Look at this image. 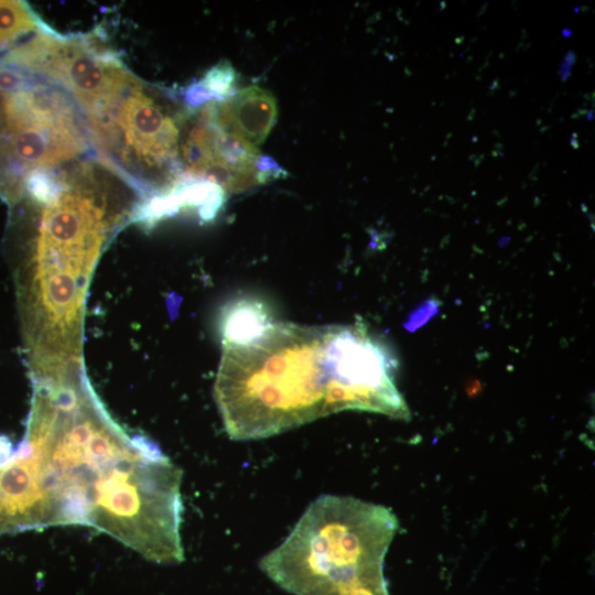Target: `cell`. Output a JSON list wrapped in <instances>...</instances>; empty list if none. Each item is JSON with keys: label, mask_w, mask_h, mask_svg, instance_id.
I'll return each mask as SVG.
<instances>
[{"label": "cell", "mask_w": 595, "mask_h": 595, "mask_svg": "<svg viewBox=\"0 0 595 595\" xmlns=\"http://www.w3.org/2000/svg\"><path fill=\"white\" fill-rule=\"evenodd\" d=\"M14 456L41 528L86 526L159 564L184 556L181 470L144 435L129 437L86 378L36 387Z\"/></svg>", "instance_id": "cell-1"}, {"label": "cell", "mask_w": 595, "mask_h": 595, "mask_svg": "<svg viewBox=\"0 0 595 595\" xmlns=\"http://www.w3.org/2000/svg\"><path fill=\"white\" fill-rule=\"evenodd\" d=\"M326 332L273 323L252 343L223 346L214 396L230 439H266L331 414Z\"/></svg>", "instance_id": "cell-2"}, {"label": "cell", "mask_w": 595, "mask_h": 595, "mask_svg": "<svg viewBox=\"0 0 595 595\" xmlns=\"http://www.w3.org/2000/svg\"><path fill=\"white\" fill-rule=\"evenodd\" d=\"M397 530L385 506L322 495L259 566L293 595H389L383 562Z\"/></svg>", "instance_id": "cell-3"}, {"label": "cell", "mask_w": 595, "mask_h": 595, "mask_svg": "<svg viewBox=\"0 0 595 595\" xmlns=\"http://www.w3.org/2000/svg\"><path fill=\"white\" fill-rule=\"evenodd\" d=\"M89 154L86 121L73 98L0 62V197L18 203L32 174Z\"/></svg>", "instance_id": "cell-4"}, {"label": "cell", "mask_w": 595, "mask_h": 595, "mask_svg": "<svg viewBox=\"0 0 595 595\" xmlns=\"http://www.w3.org/2000/svg\"><path fill=\"white\" fill-rule=\"evenodd\" d=\"M188 111L131 73L117 95L84 118L95 155L145 201L183 180L178 147Z\"/></svg>", "instance_id": "cell-5"}, {"label": "cell", "mask_w": 595, "mask_h": 595, "mask_svg": "<svg viewBox=\"0 0 595 595\" xmlns=\"http://www.w3.org/2000/svg\"><path fill=\"white\" fill-rule=\"evenodd\" d=\"M0 62L58 86L84 117L112 98L131 74L93 36L62 35L46 24L2 52Z\"/></svg>", "instance_id": "cell-6"}, {"label": "cell", "mask_w": 595, "mask_h": 595, "mask_svg": "<svg viewBox=\"0 0 595 595\" xmlns=\"http://www.w3.org/2000/svg\"><path fill=\"white\" fill-rule=\"evenodd\" d=\"M324 359L331 414L357 410L410 419L394 380L396 360L366 324L327 326Z\"/></svg>", "instance_id": "cell-7"}, {"label": "cell", "mask_w": 595, "mask_h": 595, "mask_svg": "<svg viewBox=\"0 0 595 595\" xmlns=\"http://www.w3.org/2000/svg\"><path fill=\"white\" fill-rule=\"evenodd\" d=\"M187 115L178 159L183 178L208 181L237 193L280 175L281 167L257 148L225 132L213 117L210 102Z\"/></svg>", "instance_id": "cell-8"}, {"label": "cell", "mask_w": 595, "mask_h": 595, "mask_svg": "<svg viewBox=\"0 0 595 595\" xmlns=\"http://www.w3.org/2000/svg\"><path fill=\"white\" fill-rule=\"evenodd\" d=\"M214 120L225 132L257 148L278 119V102L267 89L251 85L224 100L209 101Z\"/></svg>", "instance_id": "cell-9"}, {"label": "cell", "mask_w": 595, "mask_h": 595, "mask_svg": "<svg viewBox=\"0 0 595 595\" xmlns=\"http://www.w3.org/2000/svg\"><path fill=\"white\" fill-rule=\"evenodd\" d=\"M273 323L271 313L262 301L253 298L235 299L220 313L219 332L223 346L252 343Z\"/></svg>", "instance_id": "cell-10"}, {"label": "cell", "mask_w": 595, "mask_h": 595, "mask_svg": "<svg viewBox=\"0 0 595 595\" xmlns=\"http://www.w3.org/2000/svg\"><path fill=\"white\" fill-rule=\"evenodd\" d=\"M236 72L228 61H221L212 67L197 83L188 87L185 102L191 108L199 107L208 101L224 100L236 93Z\"/></svg>", "instance_id": "cell-11"}, {"label": "cell", "mask_w": 595, "mask_h": 595, "mask_svg": "<svg viewBox=\"0 0 595 595\" xmlns=\"http://www.w3.org/2000/svg\"><path fill=\"white\" fill-rule=\"evenodd\" d=\"M45 23L22 1H0V52L34 33Z\"/></svg>", "instance_id": "cell-12"}, {"label": "cell", "mask_w": 595, "mask_h": 595, "mask_svg": "<svg viewBox=\"0 0 595 595\" xmlns=\"http://www.w3.org/2000/svg\"><path fill=\"white\" fill-rule=\"evenodd\" d=\"M574 60H575V53L572 51H569L563 57L560 64V74L563 82H565L569 78L572 66L574 64Z\"/></svg>", "instance_id": "cell-13"}, {"label": "cell", "mask_w": 595, "mask_h": 595, "mask_svg": "<svg viewBox=\"0 0 595 595\" xmlns=\"http://www.w3.org/2000/svg\"><path fill=\"white\" fill-rule=\"evenodd\" d=\"M13 452L11 440L6 435H0V464L4 463Z\"/></svg>", "instance_id": "cell-14"}, {"label": "cell", "mask_w": 595, "mask_h": 595, "mask_svg": "<svg viewBox=\"0 0 595 595\" xmlns=\"http://www.w3.org/2000/svg\"><path fill=\"white\" fill-rule=\"evenodd\" d=\"M562 35H563L564 37H570V36L572 35V30H571V29H567V28L563 29V30H562Z\"/></svg>", "instance_id": "cell-15"}, {"label": "cell", "mask_w": 595, "mask_h": 595, "mask_svg": "<svg viewBox=\"0 0 595 595\" xmlns=\"http://www.w3.org/2000/svg\"><path fill=\"white\" fill-rule=\"evenodd\" d=\"M571 144H572V147H574L575 149L578 148V142L576 141V133H574V137H572V139H571Z\"/></svg>", "instance_id": "cell-16"}, {"label": "cell", "mask_w": 595, "mask_h": 595, "mask_svg": "<svg viewBox=\"0 0 595 595\" xmlns=\"http://www.w3.org/2000/svg\"><path fill=\"white\" fill-rule=\"evenodd\" d=\"M593 119H594V110L591 109V110H588V112H587V120L591 121V120H593Z\"/></svg>", "instance_id": "cell-17"}]
</instances>
